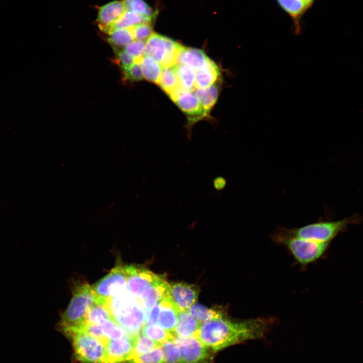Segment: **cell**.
<instances>
[{
  "mask_svg": "<svg viewBox=\"0 0 363 363\" xmlns=\"http://www.w3.org/2000/svg\"><path fill=\"white\" fill-rule=\"evenodd\" d=\"M273 321L265 318L235 321L225 315L201 324L196 337L217 351L246 341L264 338Z\"/></svg>",
  "mask_w": 363,
  "mask_h": 363,
  "instance_id": "cell-1",
  "label": "cell"
},
{
  "mask_svg": "<svg viewBox=\"0 0 363 363\" xmlns=\"http://www.w3.org/2000/svg\"><path fill=\"white\" fill-rule=\"evenodd\" d=\"M112 319L132 336L140 334L145 324L146 312L139 300L128 291L107 300Z\"/></svg>",
  "mask_w": 363,
  "mask_h": 363,
  "instance_id": "cell-2",
  "label": "cell"
},
{
  "mask_svg": "<svg viewBox=\"0 0 363 363\" xmlns=\"http://www.w3.org/2000/svg\"><path fill=\"white\" fill-rule=\"evenodd\" d=\"M97 297L92 286L83 284L76 288L68 307L63 314L60 327L69 337L83 329L86 324V316Z\"/></svg>",
  "mask_w": 363,
  "mask_h": 363,
  "instance_id": "cell-3",
  "label": "cell"
},
{
  "mask_svg": "<svg viewBox=\"0 0 363 363\" xmlns=\"http://www.w3.org/2000/svg\"><path fill=\"white\" fill-rule=\"evenodd\" d=\"M354 218L337 221L318 222L291 230H284L288 235L319 243H329L347 225L354 221Z\"/></svg>",
  "mask_w": 363,
  "mask_h": 363,
  "instance_id": "cell-4",
  "label": "cell"
},
{
  "mask_svg": "<svg viewBox=\"0 0 363 363\" xmlns=\"http://www.w3.org/2000/svg\"><path fill=\"white\" fill-rule=\"evenodd\" d=\"M277 234L290 251L294 258L301 264L306 265L318 259L325 252L328 243H319L290 236L283 230Z\"/></svg>",
  "mask_w": 363,
  "mask_h": 363,
  "instance_id": "cell-5",
  "label": "cell"
},
{
  "mask_svg": "<svg viewBox=\"0 0 363 363\" xmlns=\"http://www.w3.org/2000/svg\"><path fill=\"white\" fill-rule=\"evenodd\" d=\"M77 359L82 363H104L106 345L83 331L69 337Z\"/></svg>",
  "mask_w": 363,
  "mask_h": 363,
  "instance_id": "cell-6",
  "label": "cell"
},
{
  "mask_svg": "<svg viewBox=\"0 0 363 363\" xmlns=\"http://www.w3.org/2000/svg\"><path fill=\"white\" fill-rule=\"evenodd\" d=\"M128 274L126 266H117L92 286L96 295L101 298H109L127 291Z\"/></svg>",
  "mask_w": 363,
  "mask_h": 363,
  "instance_id": "cell-7",
  "label": "cell"
},
{
  "mask_svg": "<svg viewBox=\"0 0 363 363\" xmlns=\"http://www.w3.org/2000/svg\"><path fill=\"white\" fill-rule=\"evenodd\" d=\"M173 341L180 350L182 363H211L208 347L197 337H175Z\"/></svg>",
  "mask_w": 363,
  "mask_h": 363,
  "instance_id": "cell-8",
  "label": "cell"
},
{
  "mask_svg": "<svg viewBox=\"0 0 363 363\" xmlns=\"http://www.w3.org/2000/svg\"><path fill=\"white\" fill-rule=\"evenodd\" d=\"M126 269L127 291L137 299L146 288L162 278L151 271L134 265L126 266Z\"/></svg>",
  "mask_w": 363,
  "mask_h": 363,
  "instance_id": "cell-9",
  "label": "cell"
},
{
  "mask_svg": "<svg viewBox=\"0 0 363 363\" xmlns=\"http://www.w3.org/2000/svg\"><path fill=\"white\" fill-rule=\"evenodd\" d=\"M173 101L187 116L188 122L186 129L188 138L191 140L193 125L208 115L199 101L192 92L185 91L181 93Z\"/></svg>",
  "mask_w": 363,
  "mask_h": 363,
  "instance_id": "cell-10",
  "label": "cell"
},
{
  "mask_svg": "<svg viewBox=\"0 0 363 363\" xmlns=\"http://www.w3.org/2000/svg\"><path fill=\"white\" fill-rule=\"evenodd\" d=\"M199 291L198 287L194 284L183 282L169 284L168 296L180 312L187 311L195 304Z\"/></svg>",
  "mask_w": 363,
  "mask_h": 363,
  "instance_id": "cell-11",
  "label": "cell"
},
{
  "mask_svg": "<svg viewBox=\"0 0 363 363\" xmlns=\"http://www.w3.org/2000/svg\"><path fill=\"white\" fill-rule=\"evenodd\" d=\"M137 336L128 335L120 339L108 340L105 346L104 363H126L132 354Z\"/></svg>",
  "mask_w": 363,
  "mask_h": 363,
  "instance_id": "cell-12",
  "label": "cell"
},
{
  "mask_svg": "<svg viewBox=\"0 0 363 363\" xmlns=\"http://www.w3.org/2000/svg\"><path fill=\"white\" fill-rule=\"evenodd\" d=\"M127 11L125 1H114L101 7L97 22L100 29L108 34L113 25Z\"/></svg>",
  "mask_w": 363,
  "mask_h": 363,
  "instance_id": "cell-13",
  "label": "cell"
},
{
  "mask_svg": "<svg viewBox=\"0 0 363 363\" xmlns=\"http://www.w3.org/2000/svg\"><path fill=\"white\" fill-rule=\"evenodd\" d=\"M168 287L169 283L162 278L143 291L138 299L146 313L168 295Z\"/></svg>",
  "mask_w": 363,
  "mask_h": 363,
  "instance_id": "cell-14",
  "label": "cell"
},
{
  "mask_svg": "<svg viewBox=\"0 0 363 363\" xmlns=\"http://www.w3.org/2000/svg\"><path fill=\"white\" fill-rule=\"evenodd\" d=\"M158 306L159 312L156 324L174 334L178 315L180 311L169 298L168 294L158 302Z\"/></svg>",
  "mask_w": 363,
  "mask_h": 363,
  "instance_id": "cell-15",
  "label": "cell"
},
{
  "mask_svg": "<svg viewBox=\"0 0 363 363\" xmlns=\"http://www.w3.org/2000/svg\"><path fill=\"white\" fill-rule=\"evenodd\" d=\"M211 59L201 49L184 46L177 63L184 64L198 71L206 66Z\"/></svg>",
  "mask_w": 363,
  "mask_h": 363,
  "instance_id": "cell-16",
  "label": "cell"
},
{
  "mask_svg": "<svg viewBox=\"0 0 363 363\" xmlns=\"http://www.w3.org/2000/svg\"><path fill=\"white\" fill-rule=\"evenodd\" d=\"M201 324L187 311H181L178 315L174 334L176 337L180 338L196 337Z\"/></svg>",
  "mask_w": 363,
  "mask_h": 363,
  "instance_id": "cell-17",
  "label": "cell"
},
{
  "mask_svg": "<svg viewBox=\"0 0 363 363\" xmlns=\"http://www.w3.org/2000/svg\"><path fill=\"white\" fill-rule=\"evenodd\" d=\"M110 319L112 318L107 306V300L97 296L95 301L87 313L86 324L101 325Z\"/></svg>",
  "mask_w": 363,
  "mask_h": 363,
  "instance_id": "cell-18",
  "label": "cell"
},
{
  "mask_svg": "<svg viewBox=\"0 0 363 363\" xmlns=\"http://www.w3.org/2000/svg\"><path fill=\"white\" fill-rule=\"evenodd\" d=\"M220 76V69L212 60L203 68L197 71L195 87L196 89L208 88L216 83Z\"/></svg>",
  "mask_w": 363,
  "mask_h": 363,
  "instance_id": "cell-19",
  "label": "cell"
},
{
  "mask_svg": "<svg viewBox=\"0 0 363 363\" xmlns=\"http://www.w3.org/2000/svg\"><path fill=\"white\" fill-rule=\"evenodd\" d=\"M166 50L164 36L153 33L146 41L144 55L151 56L161 65Z\"/></svg>",
  "mask_w": 363,
  "mask_h": 363,
  "instance_id": "cell-20",
  "label": "cell"
},
{
  "mask_svg": "<svg viewBox=\"0 0 363 363\" xmlns=\"http://www.w3.org/2000/svg\"><path fill=\"white\" fill-rule=\"evenodd\" d=\"M144 78L147 81L159 84L163 67L154 58L144 55L139 62Z\"/></svg>",
  "mask_w": 363,
  "mask_h": 363,
  "instance_id": "cell-21",
  "label": "cell"
},
{
  "mask_svg": "<svg viewBox=\"0 0 363 363\" xmlns=\"http://www.w3.org/2000/svg\"><path fill=\"white\" fill-rule=\"evenodd\" d=\"M158 85L170 98L184 90L180 86L174 66L163 68Z\"/></svg>",
  "mask_w": 363,
  "mask_h": 363,
  "instance_id": "cell-22",
  "label": "cell"
},
{
  "mask_svg": "<svg viewBox=\"0 0 363 363\" xmlns=\"http://www.w3.org/2000/svg\"><path fill=\"white\" fill-rule=\"evenodd\" d=\"M219 85L216 82L208 88L197 89L194 91V95L202 105L208 116L217 100L220 90Z\"/></svg>",
  "mask_w": 363,
  "mask_h": 363,
  "instance_id": "cell-23",
  "label": "cell"
},
{
  "mask_svg": "<svg viewBox=\"0 0 363 363\" xmlns=\"http://www.w3.org/2000/svg\"><path fill=\"white\" fill-rule=\"evenodd\" d=\"M187 311L200 323L219 319L226 315L222 310L208 308L199 304H194Z\"/></svg>",
  "mask_w": 363,
  "mask_h": 363,
  "instance_id": "cell-24",
  "label": "cell"
},
{
  "mask_svg": "<svg viewBox=\"0 0 363 363\" xmlns=\"http://www.w3.org/2000/svg\"><path fill=\"white\" fill-rule=\"evenodd\" d=\"M153 19V18L142 16L127 10L113 25L110 32L117 29L131 28L141 23H150Z\"/></svg>",
  "mask_w": 363,
  "mask_h": 363,
  "instance_id": "cell-25",
  "label": "cell"
},
{
  "mask_svg": "<svg viewBox=\"0 0 363 363\" xmlns=\"http://www.w3.org/2000/svg\"><path fill=\"white\" fill-rule=\"evenodd\" d=\"M180 87L186 91L192 92L195 87L196 71L184 64L174 66Z\"/></svg>",
  "mask_w": 363,
  "mask_h": 363,
  "instance_id": "cell-26",
  "label": "cell"
},
{
  "mask_svg": "<svg viewBox=\"0 0 363 363\" xmlns=\"http://www.w3.org/2000/svg\"><path fill=\"white\" fill-rule=\"evenodd\" d=\"M142 334L161 345L173 340L175 335L168 332L156 324H146L142 329Z\"/></svg>",
  "mask_w": 363,
  "mask_h": 363,
  "instance_id": "cell-27",
  "label": "cell"
},
{
  "mask_svg": "<svg viewBox=\"0 0 363 363\" xmlns=\"http://www.w3.org/2000/svg\"><path fill=\"white\" fill-rule=\"evenodd\" d=\"M108 34V42L112 45L114 50L125 47L134 40L132 28L115 29Z\"/></svg>",
  "mask_w": 363,
  "mask_h": 363,
  "instance_id": "cell-28",
  "label": "cell"
},
{
  "mask_svg": "<svg viewBox=\"0 0 363 363\" xmlns=\"http://www.w3.org/2000/svg\"><path fill=\"white\" fill-rule=\"evenodd\" d=\"M166 54L161 64L163 68L174 66L178 62L179 54L184 46L172 39L164 36Z\"/></svg>",
  "mask_w": 363,
  "mask_h": 363,
  "instance_id": "cell-29",
  "label": "cell"
},
{
  "mask_svg": "<svg viewBox=\"0 0 363 363\" xmlns=\"http://www.w3.org/2000/svg\"><path fill=\"white\" fill-rule=\"evenodd\" d=\"M161 345L159 343L144 336L142 333L141 334H139L136 337L134 346L129 359L149 352L156 348L161 347Z\"/></svg>",
  "mask_w": 363,
  "mask_h": 363,
  "instance_id": "cell-30",
  "label": "cell"
},
{
  "mask_svg": "<svg viewBox=\"0 0 363 363\" xmlns=\"http://www.w3.org/2000/svg\"><path fill=\"white\" fill-rule=\"evenodd\" d=\"M126 363H164V354L161 347L132 357Z\"/></svg>",
  "mask_w": 363,
  "mask_h": 363,
  "instance_id": "cell-31",
  "label": "cell"
},
{
  "mask_svg": "<svg viewBox=\"0 0 363 363\" xmlns=\"http://www.w3.org/2000/svg\"><path fill=\"white\" fill-rule=\"evenodd\" d=\"M101 325L104 336L109 340L120 339L128 335L127 332L112 319H110Z\"/></svg>",
  "mask_w": 363,
  "mask_h": 363,
  "instance_id": "cell-32",
  "label": "cell"
},
{
  "mask_svg": "<svg viewBox=\"0 0 363 363\" xmlns=\"http://www.w3.org/2000/svg\"><path fill=\"white\" fill-rule=\"evenodd\" d=\"M161 348L164 354V363H182L180 350L173 340L162 343Z\"/></svg>",
  "mask_w": 363,
  "mask_h": 363,
  "instance_id": "cell-33",
  "label": "cell"
},
{
  "mask_svg": "<svg viewBox=\"0 0 363 363\" xmlns=\"http://www.w3.org/2000/svg\"><path fill=\"white\" fill-rule=\"evenodd\" d=\"M279 5L291 16H299L308 7L303 0H277Z\"/></svg>",
  "mask_w": 363,
  "mask_h": 363,
  "instance_id": "cell-34",
  "label": "cell"
},
{
  "mask_svg": "<svg viewBox=\"0 0 363 363\" xmlns=\"http://www.w3.org/2000/svg\"><path fill=\"white\" fill-rule=\"evenodd\" d=\"M127 10L140 15L154 18L155 15L152 9L144 0H124Z\"/></svg>",
  "mask_w": 363,
  "mask_h": 363,
  "instance_id": "cell-35",
  "label": "cell"
},
{
  "mask_svg": "<svg viewBox=\"0 0 363 363\" xmlns=\"http://www.w3.org/2000/svg\"><path fill=\"white\" fill-rule=\"evenodd\" d=\"M146 41L134 40L125 47L124 50L134 58L135 63L139 64L140 59L144 55Z\"/></svg>",
  "mask_w": 363,
  "mask_h": 363,
  "instance_id": "cell-36",
  "label": "cell"
},
{
  "mask_svg": "<svg viewBox=\"0 0 363 363\" xmlns=\"http://www.w3.org/2000/svg\"><path fill=\"white\" fill-rule=\"evenodd\" d=\"M134 40H145L153 33L151 23H143L132 28Z\"/></svg>",
  "mask_w": 363,
  "mask_h": 363,
  "instance_id": "cell-37",
  "label": "cell"
},
{
  "mask_svg": "<svg viewBox=\"0 0 363 363\" xmlns=\"http://www.w3.org/2000/svg\"><path fill=\"white\" fill-rule=\"evenodd\" d=\"M123 79L125 81H138L144 78L139 64L134 62L128 68L123 70Z\"/></svg>",
  "mask_w": 363,
  "mask_h": 363,
  "instance_id": "cell-38",
  "label": "cell"
},
{
  "mask_svg": "<svg viewBox=\"0 0 363 363\" xmlns=\"http://www.w3.org/2000/svg\"><path fill=\"white\" fill-rule=\"evenodd\" d=\"M114 52L116 54L114 61L122 70L128 68L135 62L134 58L124 49L116 50Z\"/></svg>",
  "mask_w": 363,
  "mask_h": 363,
  "instance_id": "cell-39",
  "label": "cell"
},
{
  "mask_svg": "<svg viewBox=\"0 0 363 363\" xmlns=\"http://www.w3.org/2000/svg\"><path fill=\"white\" fill-rule=\"evenodd\" d=\"M83 331L100 340L105 345L109 340L104 336L100 325L86 324L83 329Z\"/></svg>",
  "mask_w": 363,
  "mask_h": 363,
  "instance_id": "cell-40",
  "label": "cell"
},
{
  "mask_svg": "<svg viewBox=\"0 0 363 363\" xmlns=\"http://www.w3.org/2000/svg\"><path fill=\"white\" fill-rule=\"evenodd\" d=\"M226 183V180L224 177L222 176H217L214 179L213 186L215 190L220 191L224 189Z\"/></svg>",
  "mask_w": 363,
  "mask_h": 363,
  "instance_id": "cell-41",
  "label": "cell"
},
{
  "mask_svg": "<svg viewBox=\"0 0 363 363\" xmlns=\"http://www.w3.org/2000/svg\"><path fill=\"white\" fill-rule=\"evenodd\" d=\"M303 1L306 4V5L308 6V7H309L312 3V2H313L314 0H303Z\"/></svg>",
  "mask_w": 363,
  "mask_h": 363,
  "instance_id": "cell-42",
  "label": "cell"
}]
</instances>
